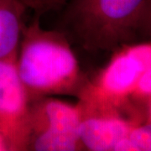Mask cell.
<instances>
[{
    "instance_id": "30bf717a",
    "label": "cell",
    "mask_w": 151,
    "mask_h": 151,
    "mask_svg": "<svg viewBox=\"0 0 151 151\" xmlns=\"http://www.w3.org/2000/svg\"><path fill=\"white\" fill-rule=\"evenodd\" d=\"M139 40H151V0H146L139 32Z\"/></svg>"
},
{
    "instance_id": "8fae6325",
    "label": "cell",
    "mask_w": 151,
    "mask_h": 151,
    "mask_svg": "<svg viewBox=\"0 0 151 151\" xmlns=\"http://www.w3.org/2000/svg\"><path fill=\"white\" fill-rule=\"evenodd\" d=\"M144 122H151V98L149 99L144 105Z\"/></svg>"
},
{
    "instance_id": "277c9868",
    "label": "cell",
    "mask_w": 151,
    "mask_h": 151,
    "mask_svg": "<svg viewBox=\"0 0 151 151\" xmlns=\"http://www.w3.org/2000/svg\"><path fill=\"white\" fill-rule=\"evenodd\" d=\"M81 111L71 104L54 97L31 102L29 150H84L79 129Z\"/></svg>"
},
{
    "instance_id": "ba28073f",
    "label": "cell",
    "mask_w": 151,
    "mask_h": 151,
    "mask_svg": "<svg viewBox=\"0 0 151 151\" xmlns=\"http://www.w3.org/2000/svg\"><path fill=\"white\" fill-rule=\"evenodd\" d=\"M115 151H151V122H143L133 127Z\"/></svg>"
},
{
    "instance_id": "7c38bea8",
    "label": "cell",
    "mask_w": 151,
    "mask_h": 151,
    "mask_svg": "<svg viewBox=\"0 0 151 151\" xmlns=\"http://www.w3.org/2000/svg\"><path fill=\"white\" fill-rule=\"evenodd\" d=\"M0 151H8L7 146H6L3 138L1 137V135H0Z\"/></svg>"
},
{
    "instance_id": "52a82bcc",
    "label": "cell",
    "mask_w": 151,
    "mask_h": 151,
    "mask_svg": "<svg viewBox=\"0 0 151 151\" xmlns=\"http://www.w3.org/2000/svg\"><path fill=\"white\" fill-rule=\"evenodd\" d=\"M26 7L23 0H0V59L17 53Z\"/></svg>"
},
{
    "instance_id": "7a4b0ae2",
    "label": "cell",
    "mask_w": 151,
    "mask_h": 151,
    "mask_svg": "<svg viewBox=\"0 0 151 151\" xmlns=\"http://www.w3.org/2000/svg\"><path fill=\"white\" fill-rule=\"evenodd\" d=\"M145 4L146 0H66L65 24L86 51L114 52L140 41Z\"/></svg>"
},
{
    "instance_id": "6da1fadb",
    "label": "cell",
    "mask_w": 151,
    "mask_h": 151,
    "mask_svg": "<svg viewBox=\"0 0 151 151\" xmlns=\"http://www.w3.org/2000/svg\"><path fill=\"white\" fill-rule=\"evenodd\" d=\"M16 65L31 102L56 95L77 96L86 81L67 38L41 27L39 16L24 26Z\"/></svg>"
},
{
    "instance_id": "4fadbf2b",
    "label": "cell",
    "mask_w": 151,
    "mask_h": 151,
    "mask_svg": "<svg viewBox=\"0 0 151 151\" xmlns=\"http://www.w3.org/2000/svg\"><path fill=\"white\" fill-rule=\"evenodd\" d=\"M23 1L25 3V4H26V5L29 6V0H23Z\"/></svg>"
},
{
    "instance_id": "9c48e42d",
    "label": "cell",
    "mask_w": 151,
    "mask_h": 151,
    "mask_svg": "<svg viewBox=\"0 0 151 151\" xmlns=\"http://www.w3.org/2000/svg\"><path fill=\"white\" fill-rule=\"evenodd\" d=\"M66 0H29V7L32 8L40 16L49 11L62 8Z\"/></svg>"
},
{
    "instance_id": "3957f363",
    "label": "cell",
    "mask_w": 151,
    "mask_h": 151,
    "mask_svg": "<svg viewBox=\"0 0 151 151\" xmlns=\"http://www.w3.org/2000/svg\"><path fill=\"white\" fill-rule=\"evenodd\" d=\"M151 65V40L129 44L113 52L108 65L77 94L81 113L113 112L143 121L141 111L132 97Z\"/></svg>"
},
{
    "instance_id": "8992f818",
    "label": "cell",
    "mask_w": 151,
    "mask_h": 151,
    "mask_svg": "<svg viewBox=\"0 0 151 151\" xmlns=\"http://www.w3.org/2000/svg\"><path fill=\"white\" fill-rule=\"evenodd\" d=\"M138 119L113 112L81 113L79 135L84 150L115 151L117 145L140 124Z\"/></svg>"
},
{
    "instance_id": "5b68a950",
    "label": "cell",
    "mask_w": 151,
    "mask_h": 151,
    "mask_svg": "<svg viewBox=\"0 0 151 151\" xmlns=\"http://www.w3.org/2000/svg\"><path fill=\"white\" fill-rule=\"evenodd\" d=\"M16 57L15 53L0 59V135L8 151L29 150L30 136L31 100L18 74Z\"/></svg>"
}]
</instances>
